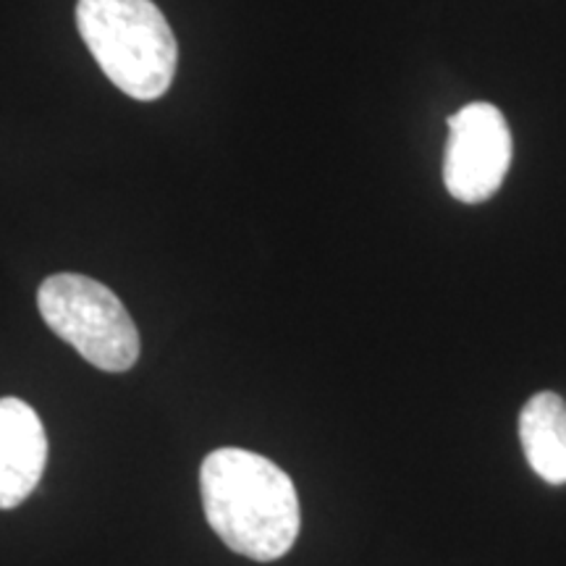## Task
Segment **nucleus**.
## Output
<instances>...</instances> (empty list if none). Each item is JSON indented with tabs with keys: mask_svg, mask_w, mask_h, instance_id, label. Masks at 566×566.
I'll return each instance as SVG.
<instances>
[{
	"mask_svg": "<svg viewBox=\"0 0 566 566\" xmlns=\"http://www.w3.org/2000/svg\"><path fill=\"white\" fill-rule=\"evenodd\" d=\"M205 516L233 554L268 564L300 537L302 512L292 478L247 449H218L200 467Z\"/></svg>",
	"mask_w": 566,
	"mask_h": 566,
	"instance_id": "f257e3e1",
	"label": "nucleus"
},
{
	"mask_svg": "<svg viewBox=\"0 0 566 566\" xmlns=\"http://www.w3.org/2000/svg\"><path fill=\"white\" fill-rule=\"evenodd\" d=\"M76 27L103 74L139 103L171 87L179 45L153 0H80Z\"/></svg>",
	"mask_w": 566,
	"mask_h": 566,
	"instance_id": "f03ea898",
	"label": "nucleus"
},
{
	"mask_svg": "<svg viewBox=\"0 0 566 566\" xmlns=\"http://www.w3.org/2000/svg\"><path fill=\"white\" fill-rule=\"evenodd\" d=\"M38 307L48 328L105 373H126L139 359V331L124 302L101 281L55 273L42 281Z\"/></svg>",
	"mask_w": 566,
	"mask_h": 566,
	"instance_id": "7ed1b4c3",
	"label": "nucleus"
},
{
	"mask_svg": "<svg viewBox=\"0 0 566 566\" xmlns=\"http://www.w3.org/2000/svg\"><path fill=\"white\" fill-rule=\"evenodd\" d=\"M512 166V132L495 105L470 103L449 118L443 181L459 202L478 205L499 192Z\"/></svg>",
	"mask_w": 566,
	"mask_h": 566,
	"instance_id": "20e7f679",
	"label": "nucleus"
},
{
	"mask_svg": "<svg viewBox=\"0 0 566 566\" xmlns=\"http://www.w3.org/2000/svg\"><path fill=\"white\" fill-rule=\"evenodd\" d=\"M48 462V433L38 412L17 399H0V509H17L38 488Z\"/></svg>",
	"mask_w": 566,
	"mask_h": 566,
	"instance_id": "39448f33",
	"label": "nucleus"
},
{
	"mask_svg": "<svg viewBox=\"0 0 566 566\" xmlns=\"http://www.w3.org/2000/svg\"><path fill=\"white\" fill-rule=\"evenodd\" d=\"M520 438L530 467L551 485L566 483V401L535 394L520 415Z\"/></svg>",
	"mask_w": 566,
	"mask_h": 566,
	"instance_id": "423d86ee",
	"label": "nucleus"
}]
</instances>
